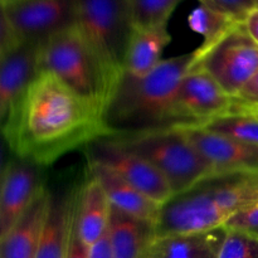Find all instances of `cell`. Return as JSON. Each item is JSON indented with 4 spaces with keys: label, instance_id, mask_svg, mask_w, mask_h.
<instances>
[{
    "label": "cell",
    "instance_id": "44dd1931",
    "mask_svg": "<svg viewBox=\"0 0 258 258\" xmlns=\"http://www.w3.org/2000/svg\"><path fill=\"white\" fill-rule=\"evenodd\" d=\"M238 23L243 22H237V20L202 4L189 15L190 28L196 33L203 35L204 38L202 47L211 45Z\"/></svg>",
    "mask_w": 258,
    "mask_h": 258
},
{
    "label": "cell",
    "instance_id": "52a82bcc",
    "mask_svg": "<svg viewBox=\"0 0 258 258\" xmlns=\"http://www.w3.org/2000/svg\"><path fill=\"white\" fill-rule=\"evenodd\" d=\"M2 19L19 42L42 44L76 24V0H7Z\"/></svg>",
    "mask_w": 258,
    "mask_h": 258
},
{
    "label": "cell",
    "instance_id": "6da1fadb",
    "mask_svg": "<svg viewBox=\"0 0 258 258\" xmlns=\"http://www.w3.org/2000/svg\"><path fill=\"white\" fill-rule=\"evenodd\" d=\"M2 130L13 155L39 166L110 136L102 111L47 71H39Z\"/></svg>",
    "mask_w": 258,
    "mask_h": 258
},
{
    "label": "cell",
    "instance_id": "484cf974",
    "mask_svg": "<svg viewBox=\"0 0 258 258\" xmlns=\"http://www.w3.org/2000/svg\"><path fill=\"white\" fill-rule=\"evenodd\" d=\"M233 102L244 107L258 108V72L243 86L233 98Z\"/></svg>",
    "mask_w": 258,
    "mask_h": 258
},
{
    "label": "cell",
    "instance_id": "83f0119b",
    "mask_svg": "<svg viewBox=\"0 0 258 258\" xmlns=\"http://www.w3.org/2000/svg\"><path fill=\"white\" fill-rule=\"evenodd\" d=\"M88 258H113L110 238L106 233L102 238L91 247H88Z\"/></svg>",
    "mask_w": 258,
    "mask_h": 258
},
{
    "label": "cell",
    "instance_id": "ac0fdd59",
    "mask_svg": "<svg viewBox=\"0 0 258 258\" xmlns=\"http://www.w3.org/2000/svg\"><path fill=\"white\" fill-rule=\"evenodd\" d=\"M226 227L154 239L146 258H219Z\"/></svg>",
    "mask_w": 258,
    "mask_h": 258
},
{
    "label": "cell",
    "instance_id": "d4e9b609",
    "mask_svg": "<svg viewBox=\"0 0 258 258\" xmlns=\"http://www.w3.org/2000/svg\"><path fill=\"white\" fill-rule=\"evenodd\" d=\"M226 228L246 232L258 237V204L247 207L234 213L224 224Z\"/></svg>",
    "mask_w": 258,
    "mask_h": 258
},
{
    "label": "cell",
    "instance_id": "1f68e13d",
    "mask_svg": "<svg viewBox=\"0 0 258 258\" xmlns=\"http://www.w3.org/2000/svg\"><path fill=\"white\" fill-rule=\"evenodd\" d=\"M0 2H7V0H0Z\"/></svg>",
    "mask_w": 258,
    "mask_h": 258
},
{
    "label": "cell",
    "instance_id": "cb8c5ba5",
    "mask_svg": "<svg viewBox=\"0 0 258 258\" xmlns=\"http://www.w3.org/2000/svg\"><path fill=\"white\" fill-rule=\"evenodd\" d=\"M202 5L222 13L237 22L246 20L247 15L256 8L254 0H198Z\"/></svg>",
    "mask_w": 258,
    "mask_h": 258
},
{
    "label": "cell",
    "instance_id": "5bb4252c",
    "mask_svg": "<svg viewBox=\"0 0 258 258\" xmlns=\"http://www.w3.org/2000/svg\"><path fill=\"white\" fill-rule=\"evenodd\" d=\"M88 174L103 186L113 208L141 221L156 223L161 206L140 193L112 169L88 159Z\"/></svg>",
    "mask_w": 258,
    "mask_h": 258
},
{
    "label": "cell",
    "instance_id": "4fadbf2b",
    "mask_svg": "<svg viewBox=\"0 0 258 258\" xmlns=\"http://www.w3.org/2000/svg\"><path fill=\"white\" fill-rule=\"evenodd\" d=\"M49 202L50 190L44 186L15 226L0 237V258H37Z\"/></svg>",
    "mask_w": 258,
    "mask_h": 258
},
{
    "label": "cell",
    "instance_id": "f1b7e54d",
    "mask_svg": "<svg viewBox=\"0 0 258 258\" xmlns=\"http://www.w3.org/2000/svg\"><path fill=\"white\" fill-rule=\"evenodd\" d=\"M244 25H246L249 35L258 43V8H254V9L247 15L246 20H244Z\"/></svg>",
    "mask_w": 258,
    "mask_h": 258
},
{
    "label": "cell",
    "instance_id": "e0dca14e",
    "mask_svg": "<svg viewBox=\"0 0 258 258\" xmlns=\"http://www.w3.org/2000/svg\"><path fill=\"white\" fill-rule=\"evenodd\" d=\"M108 238L113 258H146L155 236V224L111 209Z\"/></svg>",
    "mask_w": 258,
    "mask_h": 258
},
{
    "label": "cell",
    "instance_id": "603a6c76",
    "mask_svg": "<svg viewBox=\"0 0 258 258\" xmlns=\"http://www.w3.org/2000/svg\"><path fill=\"white\" fill-rule=\"evenodd\" d=\"M219 258H258V237L226 228Z\"/></svg>",
    "mask_w": 258,
    "mask_h": 258
},
{
    "label": "cell",
    "instance_id": "4316f807",
    "mask_svg": "<svg viewBox=\"0 0 258 258\" xmlns=\"http://www.w3.org/2000/svg\"><path fill=\"white\" fill-rule=\"evenodd\" d=\"M66 258H88V247L81 239L77 231V226H76V206L75 213H73L72 227H71L70 241H68L67 256H66Z\"/></svg>",
    "mask_w": 258,
    "mask_h": 258
},
{
    "label": "cell",
    "instance_id": "7a4b0ae2",
    "mask_svg": "<svg viewBox=\"0 0 258 258\" xmlns=\"http://www.w3.org/2000/svg\"><path fill=\"white\" fill-rule=\"evenodd\" d=\"M196 60L194 50L163 59L146 76L123 71L103 107V123L110 136L178 128L174 112L176 92Z\"/></svg>",
    "mask_w": 258,
    "mask_h": 258
},
{
    "label": "cell",
    "instance_id": "277c9868",
    "mask_svg": "<svg viewBox=\"0 0 258 258\" xmlns=\"http://www.w3.org/2000/svg\"><path fill=\"white\" fill-rule=\"evenodd\" d=\"M107 138L153 164L165 176L174 196L214 179L213 169L181 127Z\"/></svg>",
    "mask_w": 258,
    "mask_h": 258
},
{
    "label": "cell",
    "instance_id": "5b68a950",
    "mask_svg": "<svg viewBox=\"0 0 258 258\" xmlns=\"http://www.w3.org/2000/svg\"><path fill=\"white\" fill-rule=\"evenodd\" d=\"M39 71L54 75L103 112L110 88L100 63L76 25L40 44Z\"/></svg>",
    "mask_w": 258,
    "mask_h": 258
},
{
    "label": "cell",
    "instance_id": "3957f363",
    "mask_svg": "<svg viewBox=\"0 0 258 258\" xmlns=\"http://www.w3.org/2000/svg\"><path fill=\"white\" fill-rule=\"evenodd\" d=\"M75 25L100 63L111 93L125 70L136 28L130 0H76Z\"/></svg>",
    "mask_w": 258,
    "mask_h": 258
},
{
    "label": "cell",
    "instance_id": "ba28073f",
    "mask_svg": "<svg viewBox=\"0 0 258 258\" xmlns=\"http://www.w3.org/2000/svg\"><path fill=\"white\" fill-rule=\"evenodd\" d=\"M86 148L90 160L98 161L112 169L159 206L174 197L165 176L143 156L121 148L108 138L98 139Z\"/></svg>",
    "mask_w": 258,
    "mask_h": 258
},
{
    "label": "cell",
    "instance_id": "d6986e66",
    "mask_svg": "<svg viewBox=\"0 0 258 258\" xmlns=\"http://www.w3.org/2000/svg\"><path fill=\"white\" fill-rule=\"evenodd\" d=\"M171 42L168 24L150 28H135L125 59L126 72L146 76L161 62L164 49Z\"/></svg>",
    "mask_w": 258,
    "mask_h": 258
},
{
    "label": "cell",
    "instance_id": "8992f818",
    "mask_svg": "<svg viewBox=\"0 0 258 258\" xmlns=\"http://www.w3.org/2000/svg\"><path fill=\"white\" fill-rule=\"evenodd\" d=\"M194 64L211 75L231 97L258 72V43L244 23H238L218 40L196 49Z\"/></svg>",
    "mask_w": 258,
    "mask_h": 258
},
{
    "label": "cell",
    "instance_id": "7c38bea8",
    "mask_svg": "<svg viewBox=\"0 0 258 258\" xmlns=\"http://www.w3.org/2000/svg\"><path fill=\"white\" fill-rule=\"evenodd\" d=\"M38 43H19L0 52V120L14 111L39 73Z\"/></svg>",
    "mask_w": 258,
    "mask_h": 258
},
{
    "label": "cell",
    "instance_id": "9c48e42d",
    "mask_svg": "<svg viewBox=\"0 0 258 258\" xmlns=\"http://www.w3.org/2000/svg\"><path fill=\"white\" fill-rule=\"evenodd\" d=\"M233 97L211 75L194 64L179 85L174 112L179 127L203 126L218 116L228 113Z\"/></svg>",
    "mask_w": 258,
    "mask_h": 258
},
{
    "label": "cell",
    "instance_id": "7402d4cb",
    "mask_svg": "<svg viewBox=\"0 0 258 258\" xmlns=\"http://www.w3.org/2000/svg\"><path fill=\"white\" fill-rule=\"evenodd\" d=\"M183 0H130L136 28L168 24L170 15Z\"/></svg>",
    "mask_w": 258,
    "mask_h": 258
},
{
    "label": "cell",
    "instance_id": "ffe728a7",
    "mask_svg": "<svg viewBox=\"0 0 258 258\" xmlns=\"http://www.w3.org/2000/svg\"><path fill=\"white\" fill-rule=\"evenodd\" d=\"M202 127L242 143L258 145V115L236 106H232L228 113L208 121Z\"/></svg>",
    "mask_w": 258,
    "mask_h": 258
},
{
    "label": "cell",
    "instance_id": "9a60e30c",
    "mask_svg": "<svg viewBox=\"0 0 258 258\" xmlns=\"http://www.w3.org/2000/svg\"><path fill=\"white\" fill-rule=\"evenodd\" d=\"M111 209L107 194L103 186L90 176L77 190L76 199V226L81 239L87 247L100 241L108 231Z\"/></svg>",
    "mask_w": 258,
    "mask_h": 258
},
{
    "label": "cell",
    "instance_id": "4dcf8cb0",
    "mask_svg": "<svg viewBox=\"0 0 258 258\" xmlns=\"http://www.w3.org/2000/svg\"><path fill=\"white\" fill-rule=\"evenodd\" d=\"M254 4H256V8H258V0H254Z\"/></svg>",
    "mask_w": 258,
    "mask_h": 258
},
{
    "label": "cell",
    "instance_id": "30bf717a",
    "mask_svg": "<svg viewBox=\"0 0 258 258\" xmlns=\"http://www.w3.org/2000/svg\"><path fill=\"white\" fill-rule=\"evenodd\" d=\"M181 128L213 169L214 179L258 174V145L234 140L202 126Z\"/></svg>",
    "mask_w": 258,
    "mask_h": 258
},
{
    "label": "cell",
    "instance_id": "2e32d148",
    "mask_svg": "<svg viewBox=\"0 0 258 258\" xmlns=\"http://www.w3.org/2000/svg\"><path fill=\"white\" fill-rule=\"evenodd\" d=\"M76 198L77 190L55 194L50 191L49 208L37 258H66L67 256Z\"/></svg>",
    "mask_w": 258,
    "mask_h": 258
},
{
    "label": "cell",
    "instance_id": "8fae6325",
    "mask_svg": "<svg viewBox=\"0 0 258 258\" xmlns=\"http://www.w3.org/2000/svg\"><path fill=\"white\" fill-rule=\"evenodd\" d=\"M40 168L17 156L5 164L0 188V237L15 226L45 186Z\"/></svg>",
    "mask_w": 258,
    "mask_h": 258
},
{
    "label": "cell",
    "instance_id": "f546056e",
    "mask_svg": "<svg viewBox=\"0 0 258 258\" xmlns=\"http://www.w3.org/2000/svg\"><path fill=\"white\" fill-rule=\"evenodd\" d=\"M233 106H236V107H239V108H243V110L251 111V112H253V113H257V115H258V108H249V107H244V106L237 105V103H234V102H233Z\"/></svg>",
    "mask_w": 258,
    "mask_h": 258
}]
</instances>
